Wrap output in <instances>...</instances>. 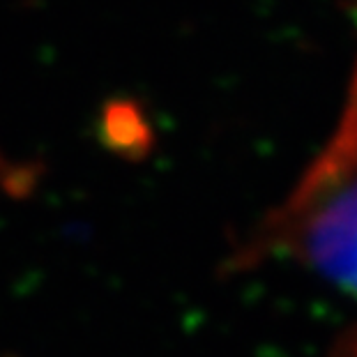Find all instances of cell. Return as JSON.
Wrapping results in <instances>:
<instances>
[{
	"mask_svg": "<svg viewBox=\"0 0 357 357\" xmlns=\"http://www.w3.org/2000/svg\"><path fill=\"white\" fill-rule=\"evenodd\" d=\"M288 258L357 298V70L328 143L242 242L233 268Z\"/></svg>",
	"mask_w": 357,
	"mask_h": 357,
	"instance_id": "1",
	"label": "cell"
}]
</instances>
